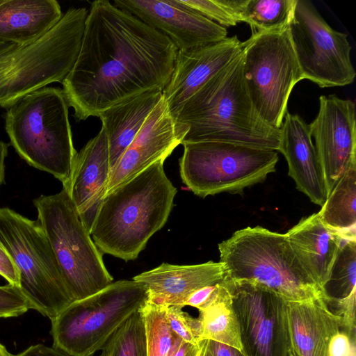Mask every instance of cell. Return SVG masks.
<instances>
[{"mask_svg":"<svg viewBox=\"0 0 356 356\" xmlns=\"http://www.w3.org/2000/svg\"><path fill=\"white\" fill-rule=\"evenodd\" d=\"M177 49L170 40L107 0L91 3L81 48L62 82L80 120L168 83Z\"/></svg>","mask_w":356,"mask_h":356,"instance_id":"obj_1","label":"cell"},{"mask_svg":"<svg viewBox=\"0 0 356 356\" xmlns=\"http://www.w3.org/2000/svg\"><path fill=\"white\" fill-rule=\"evenodd\" d=\"M159 160L106 193L90 228L103 253L136 259L148 240L165 224L177 188Z\"/></svg>","mask_w":356,"mask_h":356,"instance_id":"obj_2","label":"cell"},{"mask_svg":"<svg viewBox=\"0 0 356 356\" xmlns=\"http://www.w3.org/2000/svg\"><path fill=\"white\" fill-rule=\"evenodd\" d=\"M175 119L188 127L186 143L218 141L278 150L280 129L265 122L250 98L242 51L204 83Z\"/></svg>","mask_w":356,"mask_h":356,"instance_id":"obj_3","label":"cell"},{"mask_svg":"<svg viewBox=\"0 0 356 356\" xmlns=\"http://www.w3.org/2000/svg\"><path fill=\"white\" fill-rule=\"evenodd\" d=\"M62 89L44 87L19 99L6 109L5 129L11 145L29 165L70 181L77 154Z\"/></svg>","mask_w":356,"mask_h":356,"instance_id":"obj_4","label":"cell"},{"mask_svg":"<svg viewBox=\"0 0 356 356\" xmlns=\"http://www.w3.org/2000/svg\"><path fill=\"white\" fill-rule=\"evenodd\" d=\"M218 250L226 278L255 282L287 302L325 296L302 266L286 234L247 227L220 243Z\"/></svg>","mask_w":356,"mask_h":356,"instance_id":"obj_5","label":"cell"},{"mask_svg":"<svg viewBox=\"0 0 356 356\" xmlns=\"http://www.w3.org/2000/svg\"><path fill=\"white\" fill-rule=\"evenodd\" d=\"M43 229L73 299L92 296L113 282L102 252L92 240L67 191L33 200Z\"/></svg>","mask_w":356,"mask_h":356,"instance_id":"obj_6","label":"cell"},{"mask_svg":"<svg viewBox=\"0 0 356 356\" xmlns=\"http://www.w3.org/2000/svg\"><path fill=\"white\" fill-rule=\"evenodd\" d=\"M88 10L70 8L58 23L34 43L0 60V107L54 82L61 83L77 58Z\"/></svg>","mask_w":356,"mask_h":356,"instance_id":"obj_7","label":"cell"},{"mask_svg":"<svg viewBox=\"0 0 356 356\" xmlns=\"http://www.w3.org/2000/svg\"><path fill=\"white\" fill-rule=\"evenodd\" d=\"M147 298L145 285L132 280L73 301L51 321L53 347L70 356H93Z\"/></svg>","mask_w":356,"mask_h":356,"instance_id":"obj_8","label":"cell"},{"mask_svg":"<svg viewBox=\"0 0 356 356\" xmlns=\"http://www.w3.org/2000/svg\"><path fill=\"white\" fill-rule=\"evenodd\" d=\"M0 242L19 271V289L31 309L52 321L74 301L37 220L1 208Z\"/></svg>","mask_w":356,"mask_h":356,"instance_id":"obj_9","label":"cell"},{"mask_svg":"<svg viewBox=\"0 0 356 356\" xmlns=\"http://www.w3.org/2000/svg\"><path fill=\"white\" fill-rule=\"evenodd\" d=\"M179 159L184 184L196 195L240 193L275 171V150L218 142L186 143Z\"/></svg>","mask_w":356,"mask_h":356,"instance_id":"obj_10","label":"cell"},{"mask_svg":"<svg viewBox=\"0 0 356 356\" xmlns=\"http://www.w3.org/2000/svg\"><path fill=\"white\" fill-rule=\"evenodd\" d=\"M243 74L259 116L280 129L295 85L304 79L289 26L252 33L243 42Z\"/></svg>","mask_w":356,"mask_h":356,"instance_id":"obj_11","label":"cell"},{"mask_svg":"<svg viewBox=\"0 0 356 356\" xmlns=\"http://www.w3.org/2000/svg\"><path fill=\"white\" fill-rule=\"evenodd\" d=\"M289 31L304 79L321 88L351 84L356 72L348 35L333 29L307 0H297Z\"/></svg>","mask_w":356,"mask_h":356,"instance_id":"obj_12","label":"cell"},{"mask_svg":"<svg viewBox=\"0 0 356 356\" xmlns=\"http://www.w3.org/2000/svg\"><path fill=\"white\" fill-rule=\"evenodd\" d=\"M244 356H291L288 302L255 282L226 278Z\"/></svg>","mask_w":356,"mask_h":356,"instance_id":"obj_13","label":"cell"},{"mask_svg":"<svg viewBox=\"0 0 356 356\" xmlns=\"http://www.w3.org/2000/svg\"><path fill=\"white\" fill-rule=\"evenodd\" d=\"M355 104L334 95H321L315 119L309 124L325 181L327 195L356 164Z\"/></svg>","mask_w":356,"mask_h":356,"instance_id":"obj_14","label":"cell"},{"mask_svg":"<svg viewBox=\"0 0 356 356\" xmlns=\"http://www.w3.org/2000/svg\"><path fill=\"white\" fill-rule=\"evenodd\" d=\"M113 4L167 36L178 51L206 46L227 38L226 28L179 0H115Z\"/></svg>","mask_w":356,"mask_h":356,"instance_id":"obj_15","label":"cell"},{"mask_svg":"<svg viewBox=\"0 0 356 356\" xmlns=\"http://www.w3.org/2000/svg\"><path fill=\"white\" fill-rule=\"evenodd\" d=\"M188 131L170 114L163 98L111 170L106 193L159 160H165Z\"/></svg>","mask_w":356,"mask_h":356,"instance_id":"obj_16","label":"cell"},{"mask_svg":"<svg viewBox=\"0 0 356 356\" xmlns=\"http://www.w3.org/2000/svg\"><path fill=\"white\" fill-rule=\"evenodd\" d=\"M237 35L187 51H178L170 81L162 92L175 118L184 104L210 78L241 51Z\"/></svg>","mask_w":356,"mask_h":356,"instance_id":"obj_17","label":"cell"},{"mask_svg":"<svg viewBox=\"0 0 356 356\" xmlns=\"http://www.w3.org/2000/svg\"><path fill=\"white\" fill-rule=\"evenodd\" d=\"M110 172L108 141L102 127L77 152L70 181L63 187L88 230L106 195Z\"/></svg>","mask_w":356,"mask_h":356,"instance_id":"obj_18","label":"cell"},{"mask_svg":"<svg viewBox=\"0 0 356 356\" xmlns=\"http://www.w3.org/2000/svg\"><path fill=\"white\" fill-rule=\"evenodd\" d=\"M278 151L286 158L288 174L297 189L322 207L328 196L324 175L309 124L300 115L286 112L280 128Z\"/></svg>","mask_w":356,"mask_h":356,"instance_id":"obj_19","label":"cell"},{"mask_svg":"<svg viewBox=\"0 0 356 356\" xmlns=\"http://www.w3.org/2000/svg\"><path fill=\"white\" fill-rule=\"evenodd\" d=\"M225 269L220 262L209 261L193 265L163 263L134 277L147 289V302L166 306L179 305L194 291L223 280Z\"/></svg>","mask_w":356,"mask_h":356,"instance_id":"obj_20","label":"cell"},{"mask_svg":"<svg viewBox=\"0 0 356 356\" xmlns=\"http://www.w3.org/2000/svg\"><path fill=\"white\" fill-rule=\"evenodd\" d=\"M286 235L303 268L323 290L343 240L341 235L325 225L318 213L302 218Z\"/></svg>","mask_w":356,"mask_h":356,"instance_id":"obj_21","label":"cell"},{"mask_svg":"<svg viewBox=\"0 0 356 356\" xmlns=\"http://www.w3.org/2000/svg\"><path fill=\"white\" fill-rule=\"evenodd\" d=\"M323 298L288 302L289 329L294 356H328L330 341L342 325L341 318L328 309Z\"/></svg>","mask_w":356,"mask_h":356,"instance_id":"obj_22","label":"cell"},{"mask_svg":"<svg viewBox=\"0 0 356 356\" xmlns=\"http://www.w3.org/2000/svg\"><path fill=\"white\" fill-rule=\"evenodd\" d=\"M63 15L56 0H1L0 41L30 45L52 29Z\"/></svg>","mask_w":356,"mask_h":356,"instance_id":"obj_23","label":"cell"},{"mask_svg":"<svg viewBox=\"0 0 356 356\" xmlns=\"http://www.w3.org/2000/svg\"><path fill=\"white\" fill-rule=\"evenodd\" d=\"M162 92H145L112 106L99 116L106 134L111 170L162 99Z\"/></svg>","mask_w":356,"mask_h":356,"instance_id":"obj_24","label":"cell"},{"mask_svg":"<svg viewBox=\"0 0 356 356\" xmlns=\"http://www.w3.org/2000/svg\"><path fill=\"white\" fill-rule=\"evenodd\" d=\"M318 213L343 239H356V164L339 179Z\"/></svg>","mask_w":356,"mask_h":356,"instance_id":"obj_25","label":"cell"},{"mask_svg":"<svg viewBox=\"0 0 356 356\" xmlns=\"http://www.w3.org/2000/svg\"><path fill=\"white\" fill-rule=\"evenodd\" d=\"M221 283L222 287L217 300L205 309L199 311L198 318L202 328V341L220 342L242 352L237 316L230 294Z\"/></svg>","mask_w":356,"mask_h":356,"instance_id":"obj_26","label":"cell"},{"mask_svg":"<svg viewBox=\"0 0 356 356\" xmlns=\"http://www.w3.org/2000/svg\"><path fill=\"white\" fill-rule=\"evenodd\" d=\"M297 0H246L241 22L248 24L252 34L288 26Z\"/></svg>","mask_w":356,"mask_h":356,"instance_id":"obj_27","label":"cell"},{"mask_svg":"<svg viewBox=\"0 0 356 356\" xmlns=\"http://www.w3.org/2000/svg\"><path fill=\"white\" fill-rule=\"evenodd\" d=\"M101 350L99 356H147L145 326L140 310L113 332Z\"/></svg>","mask_w":356,"mask_h":356,"instance_id":"obj_28","label":"cell"},{"mask_svg":"<svg viewBox=\"0 0 356 356\" xmlns=\"http://www.w3.org/2000/svg\"><path fill=\"white\" fill-rule=\"evenodd\" d=\"M168 307L147 300L139 309L145 326L147 356H168L175 341L167 317Z\"/></svg>","mask_w":356,"mask_h":356,"instance_id":"obj_29","label":"cell"},{"mask_svg":"<svg viewBox=\"0 0 356 356\" xmlns=\"http://www.w3.org/2000/svg\"><path fill=\"white\" fill-rule=\"evenodd\" d=\"M355 282L356 239H343L323 291L325 296L343 298L356 291Z\"/></svg>","mask_w":356,"mask_h":356,"instance_id":"obj_30","label":"cell"},{"mask_svg":"<svg viewBox=\"0 0 356 356\" xmlns=\"http://www.w3.org/2000/svg\"><path fill=\"white\" fill-rule=\"evenodd\" d=\"M179 305L168 306L167 317L173 334L183 341L198 344L202 341V323L200 318H193Z\"/></svg>","mask_w":356,"mask_h":356,"instance_id":"obj_31","label":"cell"},{"mask_svg":"<svg viewBox=\"0 0 356 356\" xmlns=\"http://www.w3.org/2000/svg\"><path fill=\"white\" fill-rule=\"evenodd\" d=\"M188 8L225 28L236 26V19L225 7L223 0H179Z\"/></svg>","mask_w":356,"mask_h":356,"instance_id":"obj_32","label":"cell"},{"mask_svg":"<svg viewBox=\"0 0 356 356\" xmlns=\"http://www.w3.org/2000/svg\"><path fill=\"white\" fill-rule=\"evenodd\" d=\"M328 309L341 321V329L356 337L355 307L356 291L343 298H323Z\"/></svg>","mask_w":356,"mask_h":356,"instance_id":"obj_33","label":"cell"},{"mask_svg":"<svg viewBox=\"0 0 356 356\" xmlns=\"http://www.w3.org/2000/svg\"><path fill=\"white\" fill-rule=\"evenodd\" d=\"M30 305L19 287L8 284L0 286V318L22 315Z\"/></svg>","mask_w":356,"mask_h":356,"instance_id":"obj_34","label":"cell"},{"mask_svg":"<svg viewBox=\"0 0 356 356\" xmlns=\"http://www.w3.org/2000/svg\"><path fill=\"white\" fill-rule=\"evenodd\" d=\"M221 282L194 291L184 302V307H193L199 311L205 309L218 298L222 287Z\"/></svg>","mask_w":356,"mask_h":356,"instance_id":"obj_35","label":"cell"},{"mask_svg":"<svg viewBox=\"0 0 356 356\" xmlns=\"http://www.w3.org/2000/svg\"><path fill=\"white\" fill-rule=\"evenodd\" d=\"M355 346L356 337L340 330L330 341L328 356H356Z\"/></svg>","mask_w":356,"mask_h":356,"instance_id":"obj_36","label":"cell"},{"mask_svg":"<svg viewBox=\"0 0 356 356\" xmlns=\"http://www.w3.org/2000/svg\"><path fill=\"white\" fill-rule=\"evenodd\" d=\"M0 275L9 284L19 287V271L9 252L0 242Z\"/></svg>","mask_w":356,"mask_h":356,"instance_id":"obj_37","label":"cell"},{"mask_svg":"<svg viewBox=\"0 0 356 356\" xmlns=\"http://www.w3.org/2000/svg\"><path fill=\"white\" fill-rule=\"evenodd\" d=\"M202 341L198 344H195L186 342L176 337L175 341L168 356H200Z\"/></svg>","mask_w":356,"mask_h":356,"instance_id":"obj_38","label":"cell"},{"mask_svg":"<svg viewBox=\"0 0 356 356\" xmlns=\"http://www.w3.org/2000/svg\"><path fill=\"white\" fill-rule=\"evenodd\" d=\"M12 356H70L68 354L54 347H48L42 344L33 345L20 353Z\"/></svg>","mask_w":356,"mask_h":356,"instance_id":"obj_39","label":"cell"},{"mask_svg":"<svg viewBox=\"0 0 356 356\" xmlns=\"http://www.w3.org/2000/svg\"><path fill=\"white\" fill-rule=\"evenodd\" d=\"M208 348L213 356H244L238 349L220 342L207 340Z\"/></svg>","mask_w":356,"mask_h":356,"instance_id":"obj_40","label":"cell"},{"mask_svg":"<svg viewBox=\"0 0 356 356\" xmlns=\"http://www.w3.org/2000/svg\"><path fill=\"white\" fill-rule=\"evenodd\" d=\"M8 144L0 140V186L4 182L5 159L8 154Z\"/></svg>","mask_w":356,"mask_h":356,"instance_id":"obj_41","label":"cell"},{"mask_svg":"<svg viewBox=\"0 0 356 356\" xmlns=\"http://www.w3.org/2000/svg\"><path fill=\"white\" fill-rule=\"evenodd\" d=\"M23 47L16 44L0 41V60L13 54Z\"/></svg>","mask_w":356,"mask_h":356,"instance_id":"obj_42","label":"cell"},{"mask_svg":"<svg viewBox=\"0 0 356 356\" xmlns=\"http://www.w3.org/2000/svg\"><path fill=\"white\" fill-rule=\"evenodd\" d=\"M200 356H213L208 348L207 340L202 341V352Z\"/></svg>","mask_w":356,"mask_h":356,"instance_id":"obj_43","label":"cell"},{"mask_svg":"<svg viewBox=\"0 0 356 356\" xmlns=\"http://www.w3.org/2000/svg\"><path fill=\"white\" fill-rule=\"evenodd\" d=\"M10 353L6 350V348L0 343V356H12Z\"/></svg>","mask_w":356,"mask_h":356,"instance_id":"obj_44","label":"cell"},{"mask_svg":"<svg viewBox=\"0 0 356 356\" xmlns=\"http://www.w3.org/2000/svg\"><path fill=\"white\" fill-rule=\"evenodd\" d=\"M291 356H294V355L293 353H291Z\"/></svg>","mask_w":356,"mask_h":356,"instance_id":"obj_45","label":"cell"}]
</instances>
